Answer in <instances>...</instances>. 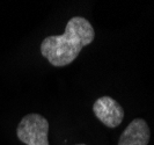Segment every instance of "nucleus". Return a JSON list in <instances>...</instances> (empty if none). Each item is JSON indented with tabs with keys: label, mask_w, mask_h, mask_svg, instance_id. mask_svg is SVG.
<instances>
[{
	"label": "nucleus",
	"mask_w": 154,
	"mask_h": 145,
	"mask_svg": "<svg viewBox=\"0 0 154 145\" xmlns=\"http://www.w3.org/2000/svg\"><path fill=\"white\" fill-rule=\"evenodd\" d=\"M95 38L92 23L82 16L71 17L62 35L45 37L41 43V54L56 68L66 66L77 59L82 48Z\"/></svg>",
	"instance_id": "obj_1"
},
{
	"label": "nucleus",
	"mask_w": 154,
	"mask_h": 145,
	"mask_svg": "<svg viewBox=\"0 0 154 145\" xmlns=\"http://www.w3.org/2000/svg\"><path fill=\"white\" fill-rule=\"evenodd\" d=\"M49 122L39 114H28L20 121L16 136L26 145H49Z\"/></svg>",
	"instance_id": "obj_2"
},
{
	"label": "nucleus",
	"mask_w": 154,
	"mask_h": 145,
	"mask_svg": "<svg viewBox=\"0 0 154 145\" xmlns=\"http://www.w3.org/2000/svg\"><path fill=\"white\" fill-rule=\"evenodd\" d=\"M96 118L108 128H116L123 122L124 109L111 96H101L93 105Z\"/></svg>",
	"instance_id": "obj_3"
},
{
	"label": "nucleus",
	"mask_w": 154,
	"mask_h": 145,
	"mask_svg": "<svg viewBox=\"0 0 154 145\" xmlns=\"http://www.w3.org/2000/svg\"><path fill=\"white\" fill-rule=\"evenodd\" d=\"M151 130L145 120L134 118L128 124L117 145H148Z\"/></svg>",
	"instance_id": "obj_4"
},
{
	"label": "nucleus",
	"mask_w": 154,
	"mask_h": 145,
	"mask_svg": "<svg viewBox=\"0 0 154 145\" xmlns=\"http://www.w3.org/2000/svg\"><path fill=\"white\" fill-rule=\"evenodd\" d=\"M75 145H87V144H75Z\"/></svg>",
	"instance_id": "obj_5"
}]
</instances>
